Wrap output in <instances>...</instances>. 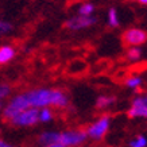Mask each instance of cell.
<instances>
[{"instance_id": "1", "label": "cell", "mask_w": 147, "mask_h": 147, "mask_svg": "<svg viewBox=\"0 0 147 147\" xmlns=\"http://www.w3.org/2000/svg\"><path fill=\"white\" fill-rule=\"evenodd\" d=\"M26 98L27 105L30 108H40L50 107L53 109H65L69 107V96L65 90L59 88H32L22 92Z\"/></svg>"}, {"instance_id": "2", "label": "cell", "mask_w": 147, "mask_h": 147, "mask_svg": "<svg viewBox=\"0 0 147 147\" xmlns=\"http://www.w3.org/2000/svg\"><path fill=\"white\" fill-rule=\"evenodd\" d=\"M111 125H112L111 115H108V113L100 115L97 119H94V120L85 128L88 140H92V142H101L102 139L107 136L108 132H109Z\"/></svg>"}, {"instance_id": "3", "label": "cell", "mask_w": 147, "mask_h": 147, "mask_svg": "<svg viewBox=\"0 0 147 147\" xmlns=\"http://www.w3.org/2000/svg\"><path fill=\"white\" fill-rule=\"evenodd\" d=\"M8 123L12 127L16 128H31L39 124L38 120V109L36 108H26L23 111L15 113L8 120Z\"/></svg>"}, {"instance_id": "4", "label": "cell", "mask_w": 147, "mask_h": 147, "mask_svg": "<svg viewBox=\"0 0 147 147\" xmlns=\"http://www.w3.org/2000/svg\"><path fill=\"white\" fill-rule=\"evenodd\" d=\"M88 140L86 132L82 128H70L59 131L58 143L65 147H82Z\"/></svg>"}, {"instance_id": "5", "label": "cell", "mask_w": 147, "mask_h": 147, "mask_svg": "<svg viewBox=\"0 0 147 147\" xmlns=\"http://www.w3.org/2000/svg\"><path fill=\"white\" fill-rule=\"evenodd\" d=\"M123 42L127 46L132 47V46H142L147 42V32L142 28H128L125 30L123 34Z\"/></svg>"}, {"instance_id": "6", "label": "cell", "mask_w": 147, "mask_h": 147, "mask_svg": "<svg viewBox=\"0 0 147 147\" xmlns=\"http://www.w3.org/2000/svg\"><path fill=\"white\" fill-rule=\"evenodd\" d=\"M127 113H128V117H131V119L147 120V102L143 100L140 94H138V96H135L132 98Z\"/></svg>"}, {"instance_id": "7", "label": "cell", "mask_w": 147, "mask_h": 147, "mask_svg": "<svg viewBox=\"0 0 147 147\" xmlns=\"http://www.w3.org/2000/svg\"><path fill=\"white\" fill-rule=\"evenodd\" d=\"M96 22H97V19L94 18V16H92V15H89V16L77 15V16H73V18L67 19L66 22H65V27L69 28V30H73V31H80V30L92 27Z\"/></svg>"}, {"instance_id": "8", "label": "cell", "mask_w": 147, "mask_h": 147, "mask_svg": "<svg viewBox=\"0 0 147 147\" xmlns=\"http://www.w3.org/2000/svg\"><path fill=\"white\" fill-rule=\"evenodd\" d=\"M58 138H59V131L45 129L38 136V143H39V146H49V144L58 143Z\"/></svg>"}, {"instance_id": "9", "label": "cell", "mask_w": 147, "mask_h": 147, "mask_svg": "<svg viewBox=\"0 0 147 147\" xmlns=\"http://www.w3.org/2000/svg\"><path fill=\"white\" fill-rule=\"evenodd\" d=\"M16 55V50L11 45L0 46V65H7L12 61Z\"/></svg>"}, {"instance_id": "10", "label": "cell", "mask_w": 147, "mask_h": 147, "mask_svg": "<svg viewBox=\"0 0 147 147\" xmlns=\"http://www.w3.org/2000/svg\"><path fill=\"white\" fill-rule=\"evenodd\" d=\"M116 102V97L112 94H101L98 96L96 100V108L101 109V111H107L109 108H112Z\"/></svg>"}, {"instance_id": "11", "label": "cell", "mask_w": 147, "mask_h": 147, "mask_svg": "<svg viewBox=\"0 0 147 147\" xmlns=\"http://www.w3.org/2000/svg\"><path fill=\"white\" fill-rule=\"evenodd\" d=\"M54 117H55V115H54L53 108L45 107V108L38 109V120H39V123H42V124H49V123H51V121L54 120Z\"/></svg>"}, {"instance_id": "12", "label": "cell", "mask_w": 147, "mask_h": 147, "mask_svg": "<svg viewBox=\"0 0 147 147\" xmlns=\"http://www.w3.org/2000/svg\"><path fill=\"white\" fill-rule=\"evenodd\" d=\"M124 85L131 90H139L143 85V78L138 74H132V76H128L125 78Z\"/></svg>"}, {"instance_id": "13", "label": "cell", "mask_w": 147, "mask_h": 147, "mask_svg": "<svg viewBox=\"0 0 147 147\" xmlns=\"http://www.w3.org/2000/svg\"><path fill=\"white\" fill-rule=\"evenodd\" d=\"M142 58V49L139 46H132L127 50V59L131 62H138Z\"/></svg>"}, {"instance_id": "14", "label": "cell", "mask_w": 147, "mask_h": 147, "mask_svg": "<svg viewBox=\"0 0 147 147\" xmlns=\"http://www.w3.org/2000/svg\"><path fill=\"white\" fill-rule=\"evenodd\" d=\"M128 147H147V136L136 135L134 139H131L128 142Z\"/></svg>"}, {"instance_id": "15", "label": "cell", "mask_w": 147, "mask_h": 147, "mask_svg": "<svg viewBox=\"0 0 147 147\" xmlns=\"http://www.w3.org/2000/svg\"><path fill=\"white\" fill-rule=\"evenodd\" d=\"M107 20H108V24L111 27H119L120 20H119V15H117V11L115 8H109Z\"/></svg>"}, {"instance_id": "16", "label": "cell", "mask_w": 147, "mask_h": 147, "mask_svg": "<svg viewBox=\"0 0 147 147\" xmlns=\"http://www.w3.org/2000/svg\"><path fill=\"white\" fill-rule=\"evenodd\" d=\"M94 11V5L92 3H82L78 8V15H84V16H89Z\"/></svg>"}, {"instance_id": "17", "label": "cell", "mask_w": 147, "mask_h": 147, "mask_svg": "<svg viewBox=\"0 0 147 147\" xmlns=\"http://www.w3.org/2000/svg\"><path fill=\"white\" fill-rule=\"evenodd\" d=\"M9 94H11V86L8 84H0V102L8 98Z\"/></svg>"}, {"instance_id": "18", "label": "cell", "mask_w": 147, "mask_h": 147, "mask_svg": "<svg viewBox=\"0 0 147 147\" xmlns=\"http://www.w3.org/2000/svg\"><path fill=\"white\" fill-rule=\"evenodd\" d=\"M12 31V24L9 22H5V20H1L0 19V36H4L7 34Z\"/></svg>"}, {"instance_id": "19", "label": "cell", "mask_w": 147, "mask_h": 147, "mask_svg": "<svg viewBox=\"0 0 147 147\" xmlns=\"http://www.w3.org/2000/svg\"><path fill=\"white\" fill-rule=\"evenodd\" d=\"M0 147H16V146H15V144H12L11 142H8V140L3 139L1 136H0Z\"/></svg>"}, {"instance_id": "20", "label": "cell", "mask_w": 147, "mask_h": 147, "mask_svg": "<svg viewBox=\"0 0 147 147\" xmlns=\"http://www.w3.org/2000/svg\"><path fill=\"white\" fill-rule=\"evenodd\" d=\"M40 147H65L61 143H54V144H49V146H40Z\"/></svg>"}, {"instance_id": "21", "label": "cell", "mask_w": 147, "mask_h": 147, "mask_svg": "<svg viewBox=\"0 0 147 147\" xmlns=\"http://www.w3.org/2000/svg\"><path fill=\"white\" fill-rule=\"evenodd\" d=\"M140 96L143 97V100L147 102V92H144V93H140Z\"/></svg>"}, {"instance_id": "22", "label": "cell", "mask_w": 147, "mask_h": 147, "mask_svg": "<svg viewBox=\"0 0 147 147\" xmlns=\"http://www.w3.org/2000/svg\"><path fill=\"white\" fill-rule=\"evenodd\" d=\"M139 3H142V4H147V0H136Z\"/></svg>"}, {"instance_id": "23", "label": "cell", "mask_w": 147, "mask_h": 147, "mask_svg": "<svg viewBox=\"0 0 147 147\" xmlns=\"http://www.w3.org/2000/svg\"><path fill=\"white\" fill-rule=\"evenodd\" d=\"M3 104H4V102H0V116H1V108H3Z\"/></svg>"}, {"instance_id": "24", "label": "cell", "mask_w": 147, "mask_h": 147, "mask_svg": "<svg viewBox=\"0 0 147 147\" xmlns=\"http://www.w3.org/2000/svg\"><path fill=\"white\" fill-rule=\"evenodd\" d=\"M82 147H84V146H82Z\"/></svg>"}]
</instances>
